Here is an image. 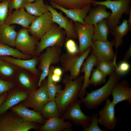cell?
<instances>
[{
  "mask_svg": "<svg viewBox=\"0 0 131 131\" xmlns=\"http://www.w3.org/2000/svg\"><path fill=\"white\" fill-rule=\"evenodd\" d=\"M83 76H79L73 80L70 75H66L63 80L65 86L56 94L55 100L60 115L63 113L67 108L77 100L83 81Z\"/></svg>",
  "mask_w": 131,
  "mask_h": 131,
  "instance_id": "cell-1",
  "label": "cell"
},
{
  "mask_svg": "<svg viewBox=\"0 0 131 131\" xmlns=\"http://www.w3.org/2000/svg\"><path fill=\"white\" fill-rule=\"evenodd\" d=\"M121 76L115 71L110 75L108 81L102 87L87 92L85 97L81 98L82 103L88 109H93L108 99L115 84L119 82Z\"/></svg>",
  "mask_w": 131,
  "mask_h": 131,
  "instance_id": "cell-2",
  "label": "cell"
},
{
  "mask_svg": "<svg viewBox=\"0 0 131 131\" xmlns=\"http://www.w3.org/2000/svg\"><path fill=\"white\" fill-rule=\"evenodd\" d=\"M131 0H106L104 1H95L92 4L93 5H103L110 9L111 13L106 19L107 25L111 32L120 23L122 15L129 12Z\"/></svg>",
  "mask_w": 131,
  "mask_h": 131,
  "instance_id": "cell-3",
  "label": "cell"
},
{
  "mask_svg": "<svg viewBox=\"0 0 131 131\" xmlns=\"http://www.w3.org/2000/svg\"><path fill=\"white\" fill-rule=\"evenodd\" d=\"M65 31L54 23L50 29L40 39L36 47V55H38L45 49L53 46L61 48L66 41Z\"/></svg>",
  "mask_w": 131,
  "mask_h": 131,
  "instance_id": "cell-4",
  "label": "cell"
},
{
  "mask_svg": "<svg viewBox=\"0 0 131 131\" xmlns=\"http://www.w3.org/2000/svg\"><path fill=\"white\" fill-rule=\"evenodd\" d=\"M92 50L90 47L80 54L72 55L67 53L62 54L60 62L63 72H69L73 80L77 78L79 76L83 63Z\"/></svg>",
  "mask_w": 131,
  "mask_h": 131,
  "instance_id": "cell-5",
  "label": "cell"
},
{
  "mask_svg": "<svg viewBox=\"0 0 131 131\" xmlns=\"http://www.w3.org/2000/svg\"><path fill=\"white\" fill-rule=\"evenodd\" d=\"M61 48L56 46L48 48L40 56L39 68L41 72L38 83L40 87L43 81L48 76L50 66L60 62L62 55Z\"/></svg>",
  "mask_w": 131,
  "mask_h": 131,
  "instance_id": "cell-6",
  "label": "cell"
},
{
  "mask_svg": "<svg viewBox=\"0 0 131 131\" xmlns=\"http://www.w3.org/2000/svg\"><path fill=\"white\" fill-rule=\"evenodd\" d=\"M38 40L29 34L28 29L23 28L17 33L15 47L22 53L32 56L36 55L37 46Z\"/></svg>",
  "mask_w": 131,
  "mask_h": 131,
  "instance_id": "cell-7",
  "label": "cell"
},
{
  "mask_svg": "<svg viewBox=\"0 0 131 131\" xmlns=\"http://www.w3.org/2000/svg\"><path fill=\"white\" fill-rule=\"evenodd\" d=\"M47 80L38 89L32 91L23 105L41 113L45 105L50 100L48 91Z\"/></svg>",
  "mask_w": 131,
  "mask_h": 131,
  "instance_id": "cell-8",
  "label": "cell"
},
{
  "mask_svg": "<svg viewBox=\"0 0 131 131\" xmlns=\"http://www.w3.org/2000/svg\"><path fill=\"white\" fill-rule=\"evenodd\" d=\"M82 103L77 100L70 106L63 113L61 118L64 120H71L75 124L80 125L83 128L88 127L91 120V116H87L82 110L80 107Z\"/></svg>",
  "mask_w": 131,
  "mask_h": 131,
  "instance_id": "cell-9",
  "label": "cell"
},
{
  "mask_svg": "<svg viewBox=\"0 0 131 131\" xmlns=\"http://www.w3.org/2000/svg\"><path fill=\"white\" fill-rule=\"evenodd\" d=\"M74 25L79 41V54H80L91 47L92 44L94 26L78 22H74Z\"/></svg>",
  "mask_w": 131,
  "mask_h": 131,
  "instance_id": "cell-10",
  "label": "cell"
},
{
  "mask_svg": "<svg viewBox=\"0 0 131 131\" xmlns=\"http://www.w3.org/2000/svg\"><path fill=\"white\" fill-rule=\"evenodd\" d=\"M52 15L48 12L37 16L28 28V31L38 40L44 35L54 24Z\"/></svg>",
  "mask_w": 131,
  "mask_h": 131,
  "instance_id": "cell-11",
  "label": "cell"
},
{
  "mask_svg": "<svg viewBox=\"0 0 131 131\" xmlns=\"http://www.w3.org/2000/svg\"><path fill=\"white\" fill-rule=\"evenodd\" d=\"M36 128L33 123L21 117L7 116L0 119V131H28Z\"/></svg>",
  "mask_w": 131,
  "mask_h": 131,
  "instance_id": "cell-12",
  "label": "cell"
},
{
  "mask_svg": "<svg viewBox=\"0 0 131 131\" xmlns=\"http://www.w3.org/2000/svg\"><path fill=\"white\" fill-rule=\"evenodd\" d=\"M115 106L108 99L104 106L98 113V124L112 131L115 128L117 122L115 115Z\"/></svg>",
  "mask_w": 131,
  "mask_h": 131,
  "instance_id": "cell-13",
  "label": "cell"
},
{
  "mask_svg": "<svg viewBox=\"0 0 131 131\" xmlns=\"http://www.w3.org/2000/svg\"><path fill=\"white\" fill-rule=\"evenodd\" d=\"M113 41L98 40L93 41L91 46L92 50L96 56L98 60L111 61L116 59V54L113 51Z\"/></svg>",
  "mask_w": 131,
  "mask_h": 131,
  "instance_id": "cell-14",
  "label": "cell"
},
{
  "mask_svg": "<svg viewBox=\"0 0 131 131\" xmlns=\"http://www.w3.org/2000/svg\"><path fill=\"white\" fill-rule=\"evenodd\" d=\"M49 11L51 13L54 23L57 24L65 32L66 40L69 39H76L77 37L75 30L73 21L69 20L67 17L57 12L51 6H49Z\"/></svg>",
  "mask_w": 131,
  "mask_h": 131,
  "instance_id": "cell-15",
  "label": "cell"
},
{
  "mask_svg": "<svg viewBox=\"0 0 131 131\" xmlns=\"http://www.w3.org/2000/svg\"><path fill=\"white\" fill-rule=\"evenodd\" d=\"M37 17L29 14L22 8L15 10L8 14L5 23L9 25L17 24L23 28L28 29Z\"/></svg>",
  "mask_w": 131,
  "mask_h": 131,
  "instance_id": "cell-16",
  "label": "cell"
},
{
  "mask_svg": "<svg viewBox=\"0 0 131 131\" xmlns=\"http://www.w3.org/2000/svg\"><path fill=\"white\" fill-rule=\"evenodd\" d=\"M111 95L113 97L112 102L115 106L124 101H126L129 104H131V88L126 80L116 83L113 88Z\"/></svg>",
  "mask_w": 131,
  "mask_h": 131,
  "instance_id": "cell-17",
  "label": "cell"
},
{
  "mask_svg": "<svg viewBox=\"0 0 131 131\" xmlns=\"http://www.w3.org/2000/svg\"><path fill=\"white\" fill-rule=\"evenodd\" d=\"M98 60L94 52L92 51L82 66L80 72L84 73L83 81L78 97L80 98L84 97L86 93V88L89 87V80L93 69Z\"/></svg>",
  "mask_w": 131,
  "mask_h": 131,
  "instance_id": "cell-18",
  "label": "cell"
},
{
  "mask_svg": "<svg viewBox=\"0 0 131 131\" xmlns=\"http://www.w3.org/2000/svg\"><path fill=\"white\" fill-rule=\"evenodd\" d=\"M50 3L51 6L52 7L61 10L73 22H78L83 24H85L84 19L91 8V4H89L82 8L68 9L65 8L53 2H51Z\"/></svg>",
  "mask_w": 131,
  "mask_h": 131,
  "instance_id": "cell-19",
  "label": "cell"
},
{
  "mask_svg": "<svg viewBox=\"0 0 131 131\" xmlns=\"http://www.w3.org/2000/svg\"><path fill=\"white\" fill-rule=\"evenodd\" d=\"M0 58L11 64L27 70L34 74L37 75L38 74V71L36 67L38 59L36 57L23 59L10 56H0Z\"/></svg>",
  "mask_w": 131,
  "mask_h": 131,
  "instance_id": "cell-20",
  "label": "cell"
},
{
  "mask_svg": "<svg viewBox=\"0 0 131 131\" xmlns=\"http://www.w3.org/2000/svg\"><path fill=\"white\" fill-rule=\"evenodd\" d=\"M72 125L70 122H65L59 117H55L46 121L40 128L43 131H61L71 130Z\"/></svg>",
  "mask_w": 131,
  "mask_h": 131,
  "instance_id": "cell-21",
  "label": "cell"
},
{
  "mask_svg": "<svg viewBox=\"0 0 131 131\" xmlns=\"http://www.w3.org/2000/svg\"><path fill=\"white\" fill-rule=\"evenodd\" d=\"M12 109L27 121L42 123L44 121V119L40 113L29 110L23 105L13 107Z\"/></svg>",
  "mask_w": 131,
  "mask_h": 131,
  "instance_id": "cell-22",
  "label": "cell"
},
{
  "mask_svg": "<svg viewBox=\"0 0 131 131\" xmlns=\"http://www.w3.org/2000/svg\"><path fill=\"white\" fill-rule=\"evenodd\" d=\"M96 7L91 9L89 13L84 19L85 24L95 25L101 20L107 19L109 16L110 13L107 11L106 7L102 5H98Z\"/></svg>",
  "mask_w": 131,
  "mask_h": 131,
  "instance_id": "cell-23",
  "label": "cell"
},
{
  "mask_svg": "<svg viewBox=\"0 0 131 131\" xmlns=\"http://www.w3.org/2000/svg\"><path fill=\"white\" fill-rule=\"evenodd\" d=\"M17 33L14 26L5 23L0 25V43L10 47H15Z\"/></svg>",
  "mask_w": 131,
  "mask_h": 131,
  "instance_id": "cell-24",
  "label": "cell"
},
{
  "mask_svg": "<svg viewBox=\"0 0 131 131\" xmlns=\"http://www.w3.org/2000/svg\"><path fill=\"white\" fill-rule=\"evenodd\" d=\"M28 95V93L26 92L18 91L9 95L0 106V115L25 99Z\"/></svg>",
  "mask_w": 131,
  "mask_h": 131,
  "instance_id": "cell-25",
  "label": "cell"
},
{
  "mask_svg": "<svg viewBox=\"0 0 131 131\" xmlns=\"http://www.w3.org/2000/svg\"><path fill=\"white\" fill-rule=\"evenodd\" d=\"M130 29L126 19H124L121 24L115 27L111 31L112 35L114 36L113 41L114 46L116 50L118 47L123 44V38L127 33Z\"/></svg>",
  "mask_w": 131,
  "mask_h": 131,
  "instance_id": "cell-26",
  "label": "cell"
},
{
  "mask_svg": "<svg viewBox=\"0 0 131 131\" xmlns=\"http://www.w3.org/2000/svg\"><path fill=\"white\" fill-rule=\"evenodd\" d=\"M49 6L44 3L43 0H38L33 3H25L23 7L29 14L38 16L49 11Z\"/></svg>",
  "mask_w": 131,
  "mask_h": 131,
  "instance_id": "cell-27",
  "label": "cell"
},
{
  "mask_svg": "<svg viewBox=\"0 0 131 131\" xmlns=\"http://www.w3.org/2000/svg\"><path fill=\"white\" fill-rule=\"evenodd\" d=\"M94 26L93 41L96 40L102 41L108 40L107 36L109 29L106 19L101 20Z\"/></svg>",
  "mask_w": 131,
  "mask_h": 131,
  "instance_id": "cell-28",
  "label": "cell"
},
{
  "mask_svg": "<svg viewBox=\"0 0 131 131\" xmlns=\"http://www.w3.org/2000/svg\"><path fill=\"white\" fill-rule=\"evenodd\" d=\"M65 8L70 9L82 8L93 4L95 0H50Z\"/></svg>",
  "mask_w": 131,
  "mask_h": 131,
  "instance_id": "cell-29",
  "label": "cell"
},
{
  "mask_svg": "<svg viewBox=\"0 0 131 131\" xmlns=\"http://www.w3.org/2000/svg\"><path fill=\"white\" fill-rule=\"evenodd\" d=\"M0 56H11L18 59H28L31 56L25 54L16 49L0 43Z\"/></svg>",
  "mask_w": 131,
  "mask_h": 131,
  "instance_id": "cell-30",
  "label": "cell"
},
{
  "mask_svg": "<svg viewBox=\"0 0 131 131\" xmlns=\"http://www.w3.org/2000/svg\"><path fill=\"white\" fill-rule=\"evenodd\" d=\"M41 112L47 119L55 117H60L57 104L55 100H50L43 107Z\"/></svg>",
  "mask_w": 131,
  "mask_h": 131,
  "instance_id": "cell-31",
  "label": "cell"
},
{
  "mask_svg": "<svg viewBox=\"0 0 131 131\" xmlns=\"http://www.w3.org/2000/svg\"><path fill=\"white\" fill-rule=\"evenodd\" d=\"M54 67L52 65L50 66L47 80L48 91L50 100H55L56 94L62 90L60 85L54 83L52 80L51 76Z\"/></svg>",
  "mask_w": 131,
  "mask_h": 131,
  "instance_id": "cell-32",
  "label": "cell"
},
{
  "mask_svg": "<svg viewBox=\"0 0 131 131\" xmlns=\"http://www.w3.org/2000/svg\"><path fill=\"white\" fill-rule=\"evenodd\" d=\"M116 59L111 61L98 60L95 66L106 77L115 71L117 67Z\"/></svg>",
  "mask_w": 131,
  "mask_h": 131,
  "instance_id": "cell-33",
  "label": "cell"
},
{
  "mask_svg": "<svg viewBox=\"0 0 131 131\" xmlns=\"http://www.w3.org/2000/svg\"><path fill=\"white\" fill-rule=\"evenodd\" d=\"M106 77L98 69H93L89 81V86L92 85L95 86L100 85L105 82Z\"/></svg>",
  "mask_w": 131,
  "mask_h": 131,
  "instance_id": "cell-34",
  "label": "cell"
},
{
  "mask_svg": "<svg viewBox=\"0 0 131 131\" xmlns=\"http://www.w3.org/2000/svg\"><path fill=\"white\" fill-rule=\"evenodd\" d=\"M10 1L6 0L0 3V25L5 23L8 16Z\"/></svg>",
  "mask_w": 131,
  "mask_h": 131,
  "instance_id": "cell-35",
  "label": "cell"
},
{
  "mask_svg": "<svg viewBox=\"0 0 131 131\" xmlns=\"http://www.w3.org/2000/svg\"><path fill=\"white\" fill-rule=\"evenodd\" d=\"M98 113L93 114L91 116L90 123L87 127L84 128V131H104L98 125Z\"/></svg>",
  "mask_w": 131,
  "mask_h": 131,
  "instance_id": "cell-36",
  "label": "cell"
},
{
  "mask_svg": "<svg viewBox=\"0 0 131 131\" xmlns=\"http://www.w3.org/2000/svg\"><path fill=\"white\" fill-rule=\"evenodd\" d=\"M66 41L65 47L67 53L72 55L79 54V48L73 39H69Z\"/></svg>",
  "mask_w": 131,
  "mask_h": 131,
  "instance_id": "cell-37",
  "label": "cell"
},
{
  "mask_svg": "<svg viewBox=\"0 0 131 131\" xmlns=\"http://www.w3.org/2000/svg\"><path fill=\"white\" fill-rule=\"evenodd\" d=\"M130 68V65L127 61L122 60L117 66L115 71L121 76L127 74Z\"/></svg>",
  "mask_w": 131,
  "mask_h": 131,
  "instance_id": "cell-38",
  "label": "cell"
},
{
  "mask_svg": "<svg viewBox=\"0 0 131 131\" xmlns=\"http://www.w3.org/2000/svg\"><path fill=\"white\" fill-rule=\"evenodd\" d=\"M24 3V0H10L9 5L8 14L11 13L13 9L17 10L23 8Z\"/></svg>",
  "mask_w": 131,
  "mask_h": 131,
  "instance_id": "cell-39",
  "label": "cell"
},
{
  "mask_svg": "<svg viewBox=\"0 0 131 131\" xmlns=\"http://www.w3.org/2000/svg\"><path fill=\"white\" fill-rule=\"evenodd\" d=\"M18 79L20 82L25 87L29 89L33 88V85L31 81L25 73H21L19 75Z\"/></svg>",
  "mask_w": 131,
  "mask_h": 131,
  "instance_id": "cell-40",
  "label": "cell"
},
{
  "mask_svg": "<svg viewBox=\"0 0 131 131\" xmlns=\"http://www.w3.org/2000/svg\"><path fill=\"white\" fill-rule=\"evenodd\" d=\"M14 72L12 67L6 64L0 63V72L3 75L6 76L12 75Z\"/></svg>",
  "mask_w": 131,
  "mask_h": 131,
  "instance_id": "cell-41",
  "label": "cell"
},
{
  "mask_svg": "<svg viewBox=\"0 0 131 131\" xmlns=\"http://www.w3.org/2000/svg\"><path fill=\"white\" fill-rule=\"evenodd\" d=\"M13 84L11 82L0 79V95L11 89Z\"/></svg>",
  "mask_w": 131,
  "mask_h": 131,
  "instance_id": "cell-42",
  "label": "cell"
},
{
  "mask_svg": "<svg viewBox=\"0 0 131 131\" xmlns=\"http://www.w3.org/2000/svg\"><path fill=\"white\" fill-rule=\"evenodd\" d=\"M63 73L62 68L58 67H54L53 71V74L62 76Z\"/></svg>",
  "mask_w": 131,
  "mask_h": 131,
  "instance_id": "cell-43",
  "label": "cell"
},
{
  "mask_svg": "<svg viewBox=\"0 0 131 131\" xmlns=\"http://www.w3.org/2000/svg\"><path fill=\"white\" fill-rule=\"evenodd\" d=\"M131 56V45L130 46L128 49L125 54L123 60L127 61Z\"/></svg>",
  "mask_w": 131,
  "mask_h": 131,
  "instance_id": "cell-44",
  "label": "cell"
},
{
  "mask_svg": "<svg viewBox=\"0 0 131 131\" xmlns=\"http://www.w3.org/2000/svg\"><path fill=\"white\" fill-rule=\"evenodd\" d=\"M51 78L53 81L55 83L60 82L61 79V76L53 74L51 76Z\"/></svg>",
  "mask_w": 131,
  "mask_h": 131,
  "instance_id": "cell-45",
  "label": "cell"
},
{
  "mask_svg": "<svg viewBox=\"0 0 131 131\" xmlns=\"http://www.w3.org/2000/svg\"><path fill=\"white\" fill-rule=\"evenodd\" d=\"M7 96V95L5 94L0 97V106L5 101Z\"/></svg>",
  "mask_w": 131,
  "mask_h": 131,
  "instance_id": "cell-46",
  "label": "cell"
},
{
  "mask_svg": "<svg viewBox=\"0 0 131 131\" xmlns=\"http://www.w3.org/2000/svg\"><path fill=\"white\" fill-rule=\"evenodd\" d=\"M129 19L127 20V22L129 26L130 29L131 28V11L130 10L129 11Z\"/></svg>",
  "mask_w": 131,
  "mask_h": 131,
  "instance_id": "cell-47",
  "label": "cell"
},
{
  "mask_svg": "<svg viewBox=\"0 0 131 131\" xmlns=\"http://www.w3.org/2000/svg\"><path fill=\"white\" fill-rule=\"evenodd\" d=\"M38 0H24L25 3H31L34 1H36Z\"/></svg>",
  "mask_w": 131,
  "mask_h": 131,
  "instance_id": "cell-48",
  "label": "cell"
},
{
  "mask_svg": "<svg viewBox=\"0 0 131 131\" xmlns=\"http://www.w3.org/2000/svg\"></svg>",
  "mask_w": 131,
  "mask_h": 131,
  "instance_id": "cell-49",
  "label": "cell"
},
{
  "mask_svg": "<svg viewBox=\"0 0 131 131\" xmlns=\"http://www.w3.org/2000/svg\"></svg>",
  "mask_w": 131,
  "mask_h": 131,
  "instance_id": "cell-50",
  "label": "cell"
},
{
  "mask_svg": "<svg viewBox=\"0 0 131 131\" xmlns=\"http://www.w3.org/2000/svg\"><path fill=\"white\" fill-rule=\"evenodd\" d=\"M1 0H0V1Z\"/></svg>",
  "mask_w": 131,
  "mask_h": 131,
  "instance_id": "cell-51",
  "label": "cell"
}]
</instances>
